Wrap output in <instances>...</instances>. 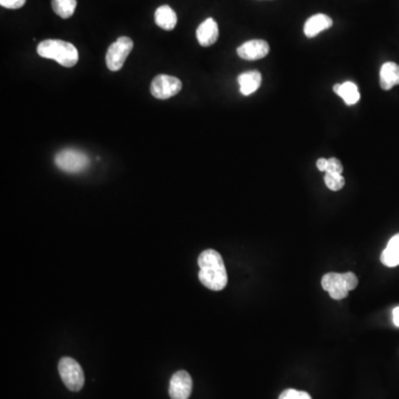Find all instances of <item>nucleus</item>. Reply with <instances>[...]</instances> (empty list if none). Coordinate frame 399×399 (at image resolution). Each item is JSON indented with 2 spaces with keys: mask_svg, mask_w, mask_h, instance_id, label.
Instances as JSON below:
<instances>
[{
  "mask_svg": "<svg viewBox=\"0 0 399 399\" xmlns=\"http://www.w3.org/2000/svg\"><path fill=\"white\" fill-rule=\"evenodd\" d=\"M241 59L254 61L266 58L270 52V46L266 40L254 39L242 44L236 50Z\"/></svg>",
  "mask_w": 399,
  "mask_h": 399,
  "instance_id": "9",
  "label": "nucleus"
},
{
  "mask_svg": "<svg viewBox=\"0 0 399 399\" xmlns=\"http://www.w3.org/2000/svg\"><path fill=\"white\" fill-rule=\"evenodd\" d=\"M333 91L338 94L348 106L356 104L360 99L358 88H357V86L352 81H346L344 82V84H336V85L333 87Z\"/></svg>",
  "mask_w": 399,
  "mask_h": 399,
  "instance_id": "15",
  "label": "nucleus"
},
{
  "mask_svg": "<svg viewBox=\"0 0 399 399\" xmlns=\"http://www.w3.org/2000/svg\"><path fill=\"white\" fill-rule=\"evenodd\" d=\"M37 52L40 57L55 60L59 65L67 68L77 65L79 60L77 48L64 40H44L38 45Z\"/></svg>",
  "mask_w": 399,
  "mask_h": 399,
  "instance_id": "2",
  "label": "nucleus"
},
{
  "mask_svg": "<svg viewBox=\"0 0 399 399\" xmlns=\"http://www.w3.org/2000/svg\"><path fill=\"white\" fill-rule=\"evenodd\" d=\"M198 280L211 291L223 290L228 284V273H226V266H224L223 258L218 251L208 250L203 251L198 258Z\"/></svg>",
  "mask_w": 399,
  "mask_h": 399,
  "instance_id": "1",
  "label": "nucleus"
},
{
  "mask_svg": "<svg viewBox=\"0 0 399 399\" xmlns=\"http://www.w3.org/2000/svg\"><path fill=\"white\" fill-rule=\"evenodd\" d=\"M393 320H394V324L396 325L397 328H399V306L393 310Z\"/></svg>",
  "mask_w": 399,
  "mask_h": 399,
  "instance_id": "23",
  "label": "nucleus"
},
{
  "mask_svg": "<svg viewBox=\"0 0 399 399\" xmlns=\"http://www.w3.org/2000/svg\"><path fill=\"white\" fill-rule=\"evenodd\" d=\"M56 166L61 171L68 173H79L85 171L90 164L89 156L79 150L66 149L56 156Z\"/></svg>",
  "mask_w": 399,
  "mask_h": 399,
  "instance_id": "5",
  "label": "nucleus"
},
{
  "mask_svg": "<svg viewBox=\"0 0 399 399\" xmlns=\"http://www.w3.org/2000/svg\"><path fill=\"white\" fill-rule=\"evenodd\" d=\"M278 399H312V397L308 393L302 390H286L280 395Z\"/></svg>",
  "mask_w": 399,
  "mask_h": 399,
  "instance_id": "19",
  "label": "nucleus"
},
{
  "mask_svg": "<svg viewBox=\"0 0 399 399\" xmlns=\"http://www.w3.org/2000/svg\"><path fill=\"white\" fill-rule=\"evenodd\" d=\"M238 85H240L241 94L248 97L254 92L258 91V88L262 84V75L256 70L241 74L238 78Z\"/></svg>",
  "mask_w": 399,
  "mask_h": 399,
  "instance_id": "12",
  "label": "nucleus"
},
{
  "mask_svg": "<svg viewBox=\"0 0 399 399\" xmlns=\"http://www.w3.org/2000/svg\"><path fill=\"white\" fill-rule=\"evenodd\" d=\"M380 261L385 266L395 268L399 264V233L393 236L387 244L386 248L383 251Z\"/></svg>",
  "mask_w": 399,
  "mask_h": 399,
  "instance_id": "16",
  "label": "nucleus"
},
{
  "mask_svg": "<svg viewBox=\"0 0 399 399\" xmlns=\"http://www.w3.org/2000/svg\"><path fill=\"white\" fill-rule=\"evenodd\" d=\"M182 90L181 80L168 75L156 76L151 82L152 96L156 99H170Z\"/></svg>",
  "mask_w": 399,
  "mask_h": 399,
  "instance_id": "7",
  "label": "nucleus"
},
{
  "mask_svg": "<svg viewBox=\"0 0 399 399\" xmlns=\"http://www.w3.org/2000/svg\"><path fill=\"white\" fill-rule=\"evenodd\" d=\"M26 4V0H0V5L7 9H19Z\"/></svg>",
  "mask_w": 399,
  "mask_h": 399,
  "instance_id": "21",
  "label": "nucleus"
},
{
  "mask_svg": "<svg viewBox=\"0 0 399 399\" xmlns=\"http://www.w3.org/2000/svg\"><path fill=\"white\" fill-rule=\"evenodd\" d=\"M52 9L62 19H68L75 14L77 0H52Z\"/></svg>",
  "mask_w": 399,
  "mask_h": 399,
  "instance_id": "17",
  "label": "nucleus"
},
{
  "mask_svg": "<svg viewBox=\"0 0 399 399\" xmlns=\"http://www.w3.org/2000/svg\"><path fill=\"white\" fill-rule=\"evenodd\" d=\"M358 286V280L354 273L348 272L344 274L328 273L322 278V288L330 293V298L334 300H343L348 298V292L355 290Z\"/></svg>",
  "mask_w": 399,
  "mask_h": 399,
  "instance_id": "3",
  "label": "nucleus"
},
{
  "mask_svg": "<svg viewBox=\"0 0 399 399\" xmlns=\"http://www.w3.org/2000/svg\"><path fill=\"white\" fill-rule=\"evenodd\" d=\"M156 25L164 30H173L178 23L176 11L170 6H160L154 14Z\"/></svg>",
  "mask_w": 399,
  "mask_h": 399,
  "instance_id": "14",
  "label": "nucleus"
},
{
  "mask_svg": "<svg viewBox=\"0 0 399 399\" xmlns=\"http://www.w3.org/2000/svg\"><path fill=\"white\" fill-rule=\"evenodd\" d=\"M332 26V18L324 14H318L306 20L305 25H304V34L308 38H314L324 30L330 29Z\"/></svg>",
  "mask_w": 399,
  "mask_h": 399,
  "instance_id": "11",
  "label": "nucleus"
},
{
  "mask_svg": "<svg viewBox=\"0 0 399 399\" xmlns=\"http://www.w3.org/2000/svg\"><path fill=\"white\" fill-rule=\"evenodd\" d=\"M380 84L383 90L393 89L399 85V66L395 62H385L380 68Z\"/></svg>",
  "mask_w": 399,
  "mask_h": 399,
  "instance_id": "13",
  "label": "nucleus"
},
{
  "mask_svg": "<svg viewBox=\"0 0 399 399\" xmlns=\"http://www.w3.org/2000/svg\"><path fill=\"white\" fill-rule=\"evenodd\" d=\"M324 182L332 191H340L345 186V178L342 174L325 172Z\"/></svg>",
  "mask_w": 399,
  "mask_h": 399,
  "instance_id": "18",
  "label": "nucleus"
},
{
  "mask_svg": "<svg viewBox=\"0 0 399 399\" xmlns=\"http://www.w3.org/2000/svg\"><path fill=\"white\" fill-rule=\"evenodd\" d=\"M62 382L71 392H79L85 385V373L77 360L71 357H62L58 364Z\"/></svg>",
  "mask_w": 399,
  "mask_h": 399,
  "instance_id": "4",
  "label": "nucleus"
},
{
  "mask_svg": "<svg viewBox=\"0 0 399 399\" xmlns=\"http://www.w3.org/2000/svg\"><path fill=\"white\" fill-rule=\"evenodd\" d=\"M343 171H344V168H343V164L340 163V160L336 159V158H330V159H328V170H326V172L342 174Z\"/></svg>",
  "mask_w": 399,
  "mask_h": 399,
  "instance_id": "20",
  "label": "nucleus"
},
{
  "mask_svg": "<svg viewBox=\"0 0 399 399\" xmlns=\"http://www.w3.org/2000/svg\"><path fill=\"white\" fill-rule=\"evenodd\" d=\"M328 159H324V158H320L316 162V166H318V169L322 172H326L328 170Z\"/></svg>",
  "mask_w": 399,
  "mask_h": 399,
  "instance_id": "22",
  "label": "nucleus"
},
{
  "mask_svg": "<svg viewBox=\"0 0 399 399\" xmlns=\"http://www.w3.org/2000/svg\"><path fill=\"white\" fill-rule=\"evenodd\" d=\"M196 38L202 47H210L218 39V26L213 18H208L196 29Z\"/></svg>",
  "mask_w": 399,
  "mask_h": 399,
  "instance_id": "10",
  "label": "nucleus"
},
{
  "mask_svg": "<svg viewBox=\"0 0 399 399\" xmlns=\"http://www.w3.org/2000/svg\"><path fill=\"white\" fill-rule=\"evenodd\" d=\"M133 49V41L129 37L118 38L117 41L110 45L106 55L108 69L111 71H119L123 67L130 52Z\"/></svg>",
  "mask_w": 399,
  "mask_h": 399,
  "instance_id": "6",
  "label": "nucleus"
},
{
  "mask_svg": "<svg viewBox=\"0 0 399 399\" xmlns=\"http://www.w3.org/2000/svg\"><path fill=\"white\" fill-rule=\"evenodd\" d=\"M192 383L191 376L186 370H178L170 380L169 394L171 399H188L191 396Z\"/></svg>",
  "mask_w": 399,
  "mask_h": 399,
  "instance_id": "8",
  "label": "nucleus"
}]
</instances>
